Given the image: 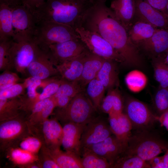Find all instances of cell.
I'll return each mask as SVG.
<instances>
[{
  "label": "cell",
  "mask_w": 168,
  "mask_h": 168,
  "mask_svg": "<svg viewBox=\"0 0 168 168\" xmlns=\"http://www.w3.org/2000/svg\"><path fill=\"white\" fill-rule=\"evenodd\" d=\"M39 49L34 40L19 41L13 40L9 52L12 69L14 68L18 72L24 73Z\"/></svg>",
  "instance_id": "9c48e42d"
},
{
  "label": "cell",
  "mask_w": 168,
  "mask_h": 168,
  "mask_svg": "<svg viewBox=\"0 0 168 168\" xmlns=\"http://www.w3.org/2000/svg\"><path fill=\"white\" fill-rule=\"evenodd\" d=\"M85 125L71 122L64 124L61 146L65 151L81 157V139Z\"/></svg>",
  "instance_id": "ac0fdd59"
},
{
  "label": "cell",
  "mask_w": 168,
  "mask_h": 168,
  "mask_svg": "<svg viewBox=\"0 0 168 168\" xmlns=\"http://www.w3.org/2000/svg\"><path fill=\"white\" fill-rule=\"evenodd\" d=\"M24 112L21 96L9 99H0V121L16 117Z\"/></svg>",
  "instance_id": "484cf974"
},
{
  "label": "cell",
  "mask_w": 168,
  "mask_h": 168,
  "mask_svg": "<svg viewBox=\"0 0 168 168\" xmlns=\"http://www.w3.org/2000/svg\"><path fill=\"white\" fill-rule=\"evenodd\" d=\"M124 108L123 99L118 91L114 88L109 90L102 101L100 109L108 114L122 113Z\"/></svg>",
  "instance_id": "f546056e"
},
{
  "label": "cell",
  "mask_w": 168,
  "mask_h": 168,
  "mask_svg": "<svg viewBox=\"0 0 168 168\" xmlns=\"http://www.w3.org/2000/svg\"><path fill=\"white\" fill-rule=\"evenodd\" d=\"M157 29L149 23L138 21L133 23L128 31L131 40L137 46L150 38Z\"/></svg>",
  "instance_id": "83f0119b"
},
{
  "label": "cell",
  "mask_w": 168,
  "mask_h": 168,
  "mask_svg": "<svg viewBox=\"0 0 168 168\" xmlns=\"http://www.w3.org/2000/svg\"><path fill=\"white\" fill-rule=\"evenodd\" d=\"M30 128L32 134L40 138L47 148L50 149L60 148L63 127L56 118L48 119L40 124L30 126Z\"/></svg>",
  "instance_id": "30bf717a"
},
{
  "label": "cell",
  "mask_w": 168,
  "mask_h": 168,
  "mask_svg": "<svg viewBox=\"0 0 168 168\" xmlns=\"http://www.w3.org/2000/svg\"><path fill=\"white\" fill-rule=\"evenodd\" d=\"M152 168H164L162 156H156L148 161Z\"/></svg>",
  "instance_id": "c3c4849f"
},
{
  "label": "cell",
  "mask_w": 168,
  "mask_h": 168,
  "mask_svg": "<svg viewBox=\"0 0 168 168\" xmlns=\"http://www.w3.org/2000/svg\"><path fill=\"white\" fill-rule=\"evenodd\" d=\"M97 111L87 95L82 91L72 98L66 107L58 108L55 118L63 124L71 122L86 124L97 116Z\"/></svg>",
  "instance_id": "3957f363"
},
{
  "label": "cell",
  "mask_w": 168,
  "mask_h": 168,
  "mask_svg": "<svg viewBox=\"0 0 168 168\" xmlns=\"http://www.w3.org/2000/svg\"><path fill=\"white\" fill-rule=\"evenodd\" d=\"M21 78L15 73L6 70L0 75V90L19 83Z\"/></svg>",
  "instance_id": "7bdbcfd3"
},
{
  "label": "cell",
  "mask_w": 168,
  "mask_h": 168,
  "mask_svg": "<svg viewBox=\"0 0 168 168\" xmlns=\"http://www.w3.org/2000/svg\"><path fill=\"white\" fill-rule=\"evenodd\" d=\"M45 147L49 155L60 168H83L81 157L76 154L63 151L60 148L50 149Z\"/></svg>",
  "instance_id": "cb8c5ba5"
},
{
  "label": "cell",
  "mask_w": 168,
  "mask_h": 168,
  "mask_svg": "<svg viewBox=\"0 0 168 168\" xmlns=\"http://www.w3.org/2000/svg\"><path fill=\"white\" fill-rule=\"evenodd\" d=\"M0 3L7 4L11 7H15L22 4V0H0Z\"/></svg>",
  "instance_id": "f907efd6"
},
{
  "label": "cell",
  "mask_w": 168,
  "mask_h": 168,
  "mask_svg": "<svg viewBox=\"0 0 168 168\" xmlns=\"http://www.w3.org/2000/svg\"><path fill=\"white\" fill-rule=\"evenodd\" d=\"M97 0H46L33 13L36 24L52 22L75 29L82 26L83 19Z\"/></svg>",
  "instance_id": "7a4b0ae2"
},
{
  "label": "cell",
  "mask_w": 168,
  "mask_h": 168,
  "mask_svg": "<svg viewBox=\"0 0 168 168\" xmlns=\"http://www.w3.org/2000/svg\"><path fill=\"white\" fill-rule=\"evenodd\" d=\"M154 104L159 116L168 110V88L159 86L154 96Z\"/></svg>",
  "instance_id": "ab89813d"
},
{
  "label": "cell",
  "mask_w": 168,
  "mask_h": 168,
  "mask_svg": "<svg viewBox=\"0 0 168 168\" xmlns=\"http://www.w3.org/2000/svg\"><path fill=\"white\" fill-rule=\"evenodd\" d=\"M165 60L166 62L168 65V51L167 52L166 55V56L165 58Z\"/></svg>",
  "instance_id": "db71d44e"
},
{
  "label": "cell",
  "mask_w": 168,
  "mask_h": 168,
  "mask_svg": "<svg viewBox=\"0 0 168 168\" xmlns=\"http://www.w3.org/2000/svg\"><path fill=\"white\" fill-rule=\"evenodd\" d=\"M75 30L80 38L91 53L105 59L124 64L123 59L112 45L97 33L82 27Z\"/></svg>",
  "instance_id": "8992f818"
},
{
  "label": "cell",
  "mask_w": 168,
  "mask_h": 168,
  "mask_svg": "<svg viewBox=\"0 0 168 168\" xmlns=\"http://www.w3.org/2000/svg\"><path fill=\"white\" fill-rule=\"evenodd\" d=\"M84 149H88L105 159L110 165L111 168L125 151L121 142L113 134L103 141Z\"/></svg>",
  "instance_id": "2e32d148"
},
{
  "label": "cell",
  "mask_w": 168,
  "mask_h": 168,
  "mask_svg": "<svg viewBox=\"0 0 168 168\" xmlns=\"http://www.w3.org/2000/svg\"><path fill=\"white\" fill-rule=\"evenodd\" d=\"M86 85V95L96 109L100 110L105 90L104 86L96 78L91 81Z\"/></svg>",
  "instance_id": "d6a6232c"
},
{
  "label": "cell",
  "mask_w": 168,
  "mask_h": 168,
  "mask_svg": "<svg viewBox=\"0 0 168 168\" xmlns=\"http://www.w3.org/2000/svg\"><path fill=\"white\" fill-rule=\"evenodd\" d=\"M168 149V144L161 140L143 133L131 136L123 154L136 156L147 161Z\"/></svg>",
  "instance_id": "5b68a950"
},
{
  "label": "cell",
  "mask_w": 168,
  "mask_h": 168,
  "mask_svg": "<svg viewBox=\"0 0 168 168\" xmlns=\"http://www.w3.org/2000/svg\"><path fill=\"white\" fill-rule=\"evenodd\" d=\"M51 78L44 80L35 78L31 77L25 80L26 86L27 94L23 96L27 100H31L35 98L39 94L37 90L40 86H46L51 80Z\"/></svg>",
  "instance_id": "f35d334b"
},
{
  "label": "cell",
  "mask_w": 168,
  "mask_h": 168,
  "mask_svg": "<svg viewBox=\"0 0 168 168\" xmlns=\"http://www.w3.org/2000/svg\"><path fill=\"white\" fill-rule=\"evenodd\" d=\"M125 113L133 127L143 128L151 125L157 116L152 113L143 102L133 98H128L124 106Z\"/></svg>",
  "instance_id": "7c38bea8"
},
{
  "label": "cell",
  "mask_w": 168,
  "mask_h": 168,
  "mask_svg": "<svg viewBox=\"0 0 168 168\" xmlns=\"http://www.w3.org/2000/svg\"><path fill=\"white\" fill-rule=\"evenodd\" d=\"M113 168H151L147 161L135 155L122 154L111 166Z\"/></svg>",
  "instance_id": "836d02e7"
},
{
  "label": "cell",
  "mask_w": 168,
  "mask_h": 168,
  "mask_svg": "<svg viewBox=\"0 0 168 168\" xmlns=\"http://www.w3.org/2000/svg\"><path fill=\"white\" fill-rule=\"evenodd\" d=\"M88 50L79 38L51 44L49 46L47 53L55 65L78 56Z\"/></svg>",
  "instance_id": "4fadbf2b"
},
{
  "label": "cell",
  "mask_w": 168,
  "mask_h": 168,
  "mask_svg": "<svg viewBox=\"0 0 168 168\" xmlns=\"http://www.w3.org/2000/svg\"><path fill=\"white\" fill-rule=\"evenodd\" d=\"M75 30L64 24L52 22L37 24L34 40L39 48L47 53L52 44L79 38Z\"/></svg>",
  "instance_id": "277c9868"
},
{
  "label": "cell",
  "mask_w": 168,
  "mask_h": 168,
  "mask_svg": "<svg viewBox=\"0 0 168 168\" xmlns=\"http://www.w3.org/2000/svg\"><path fill=\"white\" fill-rule=\"evenodd\" d=\"M56 107L52 96L49 100L45 99L37 102L32 108L27 118L29 125H37L48 119Z\"/></svg>",
  "instance_id": "603a6c76"
},
{
  "label": "cell",
  "mask_w": 168,
  "mask_h": 168,
  "mask_svg": "<svg viewBox=\"0 0 168 168\" xmlns=\"http://www.w3.org/2000/svg\"><path fill=\"white\" fill-rule=\"evenodd\" d=\"M157 120L161 126L164 127L168 131V110L158 116Z\"/></svg>",
  "instance_id": "681fc988"
},
{
  "label": "cell",
  "mask_w": 168,
  "mask_h": 168,
  "mask_svg": "<svg viewBox=\"0 0 168 168\" xmlns=\"http://www.w3.org/2000/svg\"><path fill=\"white\" fill-rule=\"evenodd\" d=\"M38 155L39 162L41 168H60L59 166L49 155L44 145L38 153Z\"/></svg>",
  "instance_id": "ee69618b"
},
{
  "label": "cell",
  "mask_w": 168,
  "mask_h": 168,
  "mask_svg": "<svg viewBox=\"0 0 168 168\" xmlns=\"http://www.w3.org/2000/svg\"><path fill=\"white\" fill-rule=\"evenodd\" d=\"M102 0V1H105V2H106L107 1L109 0ZM110 0L112 1V0Z\"/></svg>",
  "instance_id": "11a10c76"
},
{
  "label": "cell",
  "mask_w": 168,
  "mask_h": 168,
  "mask_svg": "<svg viewBox=\"0 0 168 168\" xmlns=\"http://www.w3.org/2000/svg\"><path fill=\"white\" fill-rule=\"evenodd\" d=\"M113 133L105 119L97 116L87 124L84 128L81 139V150L99 143Z\"/></svg>",
  "instance_id": "8fae6325"
},
{
  "label": "cell",
  "mask_w": 168,
  "mask_h": 168,
  "mask_svg": "<svg viewBox=\"0 0 168 168\" xmlns=\"http://www.w3.org/2000/svg\"><path fill=\"white\" fill-rule=\"evenodd\" d=\"M46 0H22V4L32 12L40 7Z\"/></svg>",
  "instance_id": "bcb514c9"
},
{
  "label": "cell",
  "mask_w": 168,
  "mask_h": 168,
  "mask_svg": "<svg viewBox=\"0 0 168 168\" xmlns=\"http://www.w3.org/2000/svg\"><path fill=\"white\" fill-rule=\"evenodd\" d=\"M116 63L112 60L105 59L98 74L96 78L102 83L105 89L114 88L119 84Z\"/></svg>",
  "instance_id": "d4e9b609"
},
{
  "label": "cell",
  "mask_w": 168,
  "mask_h": 168,
  "mask_svg": "<svg viewBox=\"0 0 168 168\" xmlns=\"http://www.w3.org/2000/svg\"><path fill=\"white\" fill-rule=\"evenodd\" d=\"M25 82L17 83L0 90V99H9L23 95L26 89Z\"/></svg>",
  "instance_id": "60d3db41"
},
{
  "label": "cell",
  "mask_w": 168,
  "mask_h": 168,
  "mask_svg": "<svg viewBox=\"0 0 168 168\" xmlns=\"http://www.w3.org/2000/svg\"><path fill=\"white\" fill-rule=\"evenodd\" d=\"M164 13L168 18V2L166 5Z\"/></svg>",
  "instance_id": "f5cc1de1"
},
{
  "label": "cell",
  "mask_w": 168,
  "mask_h": 168,
  "mask_svg": "<svg viewBox=\"0 0 168 168\" xmlns=\"http://www.w3.org/2000/svg\"><path fill=\"white\" fill-rule=\"evenodd\" d=\"M135 21L149 23L157 28L168 29V18L143 0H135Z\"/></svg>",
  "instance_id": "5bb4252c"
},
{
  "label": "cell",
  "mask_w": 168,
  "mask_h": 168,
  "mask_svg": "<svg viewBox=\"0 0 168 168\" xmlns=\"http://www.w3.org/2000/svg\"><path fill=\"white\" fill-rule=\"evenodd\" d=\"M81 161L83 168H109L111 165L105 159L86 149L81 151Z\"/></svg>",
  "instance_id": "1f68e13d"
},
{
  "label": "cell",
  "mask_w": 168,
  "mask_h": 168,
  "mask_svg": "<svg viewBox=\"0 0 168 168\" xmlns=\"http://www.w3.org/2000/svg\"><path fill=\"white\" fill-rule=\"evenodd\" d=\"M12 13V7L0 3V41L13 40Z\"/></svg>",
  "instance_id": "4316f807"
},
{
  "label": "cell",
  "mask_w": 168,
  "mask_h": 168,
  "mask_svg": "<svg viewBox=\"0 0 168 168\" xmlns=\"http://www.w3.org/2000/svg\"><path fill=\"white\" fill-rule=\"evenodd\" d=\"M108 115V121L111 130L121 142L125 150L132 136V124L123 112L119 114L111 113Z\"/></svg>",
  "instance_id": "d6986e66"
},
{
  "label": "cell",
  "mask_w": 168,
  "mask_h": 168,
  "mask_svg": "<svg viewBox=\"0 0 168 168\" xmlns=\"http://www.w3.org/2000/svg\"><path fill=\"white\" fill-rule=\"evenodd\" d=\"M110 8L128 31L135 21V0H113Z\"/></svg>",
  "instance_id": "ffe728a7"
},
{
  "label": "cell",
  "mask_w": 168,
  "mask_h": 168,
  "mask_svg": "<svg viewBox=\"0 0 168 168\" xmlns=\"http://www.w3.org/2000/svg\"><path fill=\"white\" fill-rule=\"evenodd\" d=\"M27 71L30 77L41 80L58 74L55 65L48 53L40 48L28 66Z\"/></svg>",
  "instance_id": "e0dca14e"
},
{
  "label": "cell",
  "mask_w": 168,
  "mask_h": 168,
  "mask_svg": "<svg viewBox=\"0 0 168 168\" xmlns=\"http://www.w3.org/2000/svg\"><path fill=\"white\" fill-rule=\"evenodd\" d=\"M82 87L79 82H70L62 78V82L57 92L52 96H61L73 98L82 91Z\"/></svg>",
  "instance_id": "74e56055"
},
{
  "label": "cell",
  "mask_w": 168,
  "mask_h": 168,
  "mask_svg": "<svg viewBox=\"0 0 168 168\" xmlns=\"http://www.w3.org/2000/svg\"><path fill=\"white\" fill-rule=\"evenodd\" d=\"M24 113V112H23ZM23 113L16 117L0 121V147L4 152L31 133L27 119Z\"/></svg>",
  "instance_id": "52a82bcc"
},
{
  "label": "cell",
  "mask_w": 168,
  "mask_h": 168,
  "mask_svg": "<svg viewBox=\"0 0 168 168\" xmlns=\"http://www.w3.org/2000/svg\"><path fill=\"white\" fill-rule=\"evenodd\" d=\"M105 2L97 0L85 16L81 26L97 33L106 40L122 58L124 64L139 66L142 61L140 52Z\"/></svg>",
  "instance_id": "6da1fadb"
},
{
  "label": "cell",
  "mask_w": 168,
  "mask_h": 168,
  "mask_svg": "<svg viewBox=\"0 0 168 168\" xmlns=\"http://www.w3.org/2000/svg\"><path fill=\"white\" fill-rule=\"evenodd\" d=\"M43 145L42 140L40 138L30 134L21 139L12 147H16L32 153L38 155Z\"/></svg>",
  "instance_id": "8d00e7d4"
},
{
  "label": "cell",
  "mask_w": 168,
  "mask_h": 168,
  "mask_svg": "<svg viewBox=\"0 0 168 168\" xmlns=\"http://www.w3.org/2000/svg\"><path fill=\"white\" fill-rule=\"evenodd\" d=\"M155 9L164 13L168 0H143ZM165 14V13H164Z\"/></svg>",
  "instance_id": "f6af8a7d"
},
{
  "label": "cell",
  "mask_w": 168,
  "mask_h": 168,
  "mask_svg": "<svg viewBox=\"0 0 168 168\" xmlns=\"http://www.w3.org/2000/svg\"><path fill=\"white\" fill-rule=\"evenodd\" d=\"M152 60L155 79L159 86L168 88V65L165 57H158Z\"/></svg>",
  "instance_id": "d590c367"
},
{
  "label": "cell",
  "mask_w": 168,
  "mask_h": 168,
  "mask_svg": "<svg viewBox=\"0 0 168 168\" xmlns=\"http://www.w3.org/2000/svg\"><path fill=\"white\" fill-rule=\"evenodd\" d=\"M88 50L55 65L62 78L70 82H79L82 74L85 55Z\"/></svg>",
  "instance_id": "44dd1931"
},
{
  "label": "cell",
  "mask_w": 168,
  "mask_h": 168,
  "mask_svg": "<svg viewBox=\"0 0 168 168\" xmlns=\"http://www.w3.org/2000/svg\"><path fill=\"white\" fill-rule=\"evenodd\" d=\"M125 80L128 89L135 92H139L143 89L147 82L145 75L138 70H134L128 72Z\"/></svg>",
  "instance_id": "e575fe53"
},
{
  "label": "cell",
  "mask_w": 168,
  "mask_h": 168,
  "mask_svg": "<svg viewBox=\"0 0 168 168\" xmlns=\"http://www.w3.org/2000/svg\"><path fill=\"white\" fill-rule=\"evenodd\" d=\"M13 40L0 41V71L12 69L9 62V52Z\"/></svg>",
  "instance_id": "b9f144b4"
},
{
  "label": "cell",
  "mask_w": 168,
  "mask_h": 168,
  "mask_svg": "<svg viewBox=\"0 0 168 168\" xmlns=\"http://www.w3.org/2000/svg\"><path fill=\"white\" fill-rule=\"evenodd\" d=\"M12 8L13 40L19 41L34 40L37 24L31 11L22 4Z\"/></svg>",
  "instance_id": "ba28073f"
},
{
  "label": "cell",
  "mask_w": 168,
  "mask_h": 168,
  "mask_svg": "<svg viewBox=\"0 0 168 168\" xmlns=\"http://www.w3.org/2000/svg\"><path fill=\"white\" fill-rule=\"evenodd\" d=\"M52 97L54 100L56 107L59 108H63L66 107L72 99L65 96H61L56 97Z\"/></svg>",
  "instance_id": "7dc6e473"
},
{
  "label": "cell",
  "mask_w": 168,
  "mask_h": 168,
  "mask_svg": "<svg viewBox=\"0 0 168 168\" xmlns=\"http://www.w3.org/2000/svg\"><path fill=\"white\" fill-rule=\"evenodd\" d=\"M140 52L142 50L152 59L165 58L168 51V29L157 28L148 39L137 45Z\"/></svg>",
  "instance_id": "9a60e30c"
},
{
  "label": "cell",
  "mask_w": 168,
  "mask_h": 168,
  "mask_svg": "<svg viewBox=\"0 0 168 168\" xmlns=\"http://www.w3.org/2000/svg\"><path fill=\"white\" fill-rule=\"evenodd\" d=\"M62 82V78L54 77L43 88L40 93H39L34 99L26 100L22 97L23 110L29 114L33 106L38 102L49 98L53 96L58 90Z\"/></svg>",
  "instance_id": "f1b7e54d"
},
{
  "label": "cell",
  "mask_w": 168,
  "mask_h": 168,
  "mask_svg": "<svg viewBox=\"0 0 168 168\" xmlns=\"http://www.w3.org/2000/svg\"><path fill=\"white\" fill-rule=\"evenodd\" d=\"M162 156L164 168H168V149L166 151L165 154Z\"/></svg>",
  "instance_id": "816d5d0a"
},
{
  "label": "cell",
  "mask_w": 168,
  "mask_h": 168,
  "mask_svg": "<svg viewBox=\"0 0 168 168\" xmlns=\"http://www.w3.org/2000/svg\"><path fill=\"white\" fill-rule=\"evenodd\" d=\"M105 59L96 55L89 50L84 57L83 70L79 82L82 87L96 78Z\"/></svg>",
  "instance_id": "7402d4cb"
},
{
  "label": "cell",
  "mask_w": 168,
  "mask_h": 168,
  "mask_svg": "<svg viewBox=\"0 0 168 168\" xmlns=\"http://www.w3.org/2000/svg\"><path fill=\"white\" fill-rule=\"evenodd\" d=\"M4 152L9 159L14 165L21 168L28 164L39 162L38 155L35 154L16 147H10Z\"/></svg>",
  "instance_id": "4dcf8cb0"
}]
</instances>
